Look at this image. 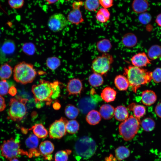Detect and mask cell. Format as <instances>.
<instances>
[{
  "instance_id": "obj_51",
  "label": "cell",
  "mask_w": 161,
  "mask_h": 161,
  "mask_svg": "<svg viewBox=\"0 0 161 161\" xmlns=\"http://www.w3.org/2000/svg\"><path fill=\"white\" fill-rule=\"evenodd\" d=\"M53 106L54 109L56 110L59 109L61 107L60 104L57 102H55L53 103Z\"/></svg>"
},
{
  "instance_id": "obj_45",
  "label": "cell",
  "mask_w": 161,
  "mask_h": 161,
  "mask_svg": "<svg viewBox=\"0 0 161 161\" xmlns=\"http://www.w3.org/2000/svg\"><path fill=\"white\" fill-rule=\"evenodd\" d=\"M22 49L24 52L28 54H31L33 52V47L30 43H26L22 46Z\"/></svg>"
},
{
  "instance_id": "obj_46",
  "label": "cell",
  "mask_w": 161,
  "mask_h": 161,
  "mask_svg": "<svg viewBox=\"0 0 161 161\" xmlns=\"http://www.w3.org/2000/svg\"><path fill=\"white\" fill-rule=\"evenodd\" d=\"M100 4L103 8H108L112 6L113 0H99Z\"/></svg>"
},
{
  "instance_id": "obj_22",
  "label": "cell",
  "mask_w": 161,
  "mask_h": 161,
  "mask_svg": "<svg viewBox=\"0 0 161 161\" xmlns=\"http://www.w3.org/2000/svg\"><path fill=\"white\" fill-rule=\"evenodd\" d=\"M114 83L116 87L120 91L126 90L129 86L128 80L124 75H117L114 79Z\"/></svg>"
},
{
  "instance_id": "obj_21",
  "label": "cell",
  "mask_w": 161,
  "mask_h": 161,
  "mask_svg": "<svg viewBox=\"0 0 161 161\" xmlns=\"http://www.w3.org/2000/svg\"><path fill=\"white\" fill-rule=\"evenodd\" d=\"M116 94V91L114 89L110 87H106L103 90L101 97L104 101L110 102L115 100Z\"/></svg>"
},
{
  "instance_id": "obj_8",
  "label": "cell",
  "mask_w": 161,
  "mask_h": 161,
  "mask_svg": "<svg viewBox=\"0 0 161 161\" xmlns=\"http://www.w3.org/2000/svg\"><path fill=\"white\" fill-rule=\"evenodd\" d=\"M113 62L114 58L112 55L108 53H103L92 61V69L94 73L104 75L109 71Z\"/></svg>"
},
{
  "instance_id": "obj_53",
  "label": "cell",
  "mask_w": 161,
  "mask_h": 161,
  "mask_svg": "<svg viewBox=\"0 0 161 161\" xmlns=\"http://www.w3.org/2000/svg\"><path fill=\"white\" fill-rule=\"evenodd\" d=\"M9 161H20L17 158H14L10 160Z\"/></svg>"
},
{
  "instance_id": "obj_26",
  "label": "cell",
  "mask_w": 161,
  "mask_h": 161,
  "mask_svg": "<svg viewBox=\"0 0 161 161\" xmlns=\"http://www.w3.org/2000/svg\"><path fill=\"white\" fill-rule=\"evenodd\" d=\"M96 46L98 51L103 53H107L112 47L110 41L107 39L100 40L97 43Z\"/></svg>"
},
{
  "instance_id": "obj_49",
  "label": "cell",
  "mask_w": 161,
  "mask_h": 161,
  "mask_svg": "<svg viewBox=\"0 0 161 161\" xmlns=\"http://www.w3.org/2000/svg\"><path fill=\"white\" fill-rule=\"evenodd\" d=\"M17 91L16 88L13 86H12L10 87L8 93L11 96H14L17 94Z\"/></svg>"
},
{
  "instance_id": "obj_43",
  "label": "cell",
  "mask_w": 161,
  "mask_h": 161,
  "mask_svg": "<svg viewBox=\"0 0 161 161\" xmlns=\"http://www.w3.org/2000/svg\"><path fill=\"white\" fill-rule=\"evenodd\" d=\"M152 79L155 83L161 82V68H157L152 72Z\"/></svg>"
},
{
  "instance_id": "obj_15",
  "label": "cell",
  "mask_w": 161,
  "mask_h": 161,
  "mask_svg": "<svg viewBox=\"0 0 161 161\" xmlns=\"http://www.w3.org/2000/svg\"><path fill=\"white\" fill-rule=\"evenodd\" d=\"M38 138L34 134L30 135L25 141V144L29 149V157H31L34 155H39L40 153L38 152L36 150L39 144Z\"/></svg>"
},
{
  "instance_id": "obj_12",
  "label": "cell",
  "mask_w": 161,
  "mask_h": 161,
  "mask_svg": "<svg viewBox=\"0 0 161 161\" xmlns=\"http://www.w3.org/2000/svg\"><path fill=\"white\" fill-rule=\"evenodd\" d=\"M82 1H75L72 4V9L69 13L67 19L69 22L72 24L78 25L84 21L80 7L83 4Z\"/></svg>"
},
{
  "instance_id": "obj_3",
  "label": "cell",
  "mask_w": 161,
  "mask_h": 161,
  "mask_svg": "<svg viewBox=\"0 0 161 161\" xmlns=\"http://www.w3.org/2000/svg\"><path fill=\"white\" fill-rule=\"evenodd\" d=\"M31 89L36 104L45 102L47 105H50L53 94L52 82L40 80L38 84L32 86Z\"/></svg>"
},
{
  "instance_id": "obj_1",
  "label": "cell",
  "mask_w": 161,
  "mask_h": 161,
  "mask_svg": "<svg viewBox=\"0 0 161 161\" xmlns=\"http://www.w3.org/2000/svg\"><path fill=\"white\" fill-rule=\"evenodd\" d=\"M123 75L127 78L129 86L135 93L142 85L149 83L152 80V72L133 65L124 68Z\"/></svg>"
},
{
  "instance_id": "obj_20",
  "label": "cell",
  "mask_w": 161,
  "mask_h": 161,
  "mask_svg": "<svg viewBox=\"0 0 161 161\" xmlns=\"http://www.w3.org/2000/svg\"><path fill=\"white\" fill-rule=\"evenodd\" d=\"M122 42L125 47L127 48H132L136 45L137 42V38L134 33H128L123 36Z\"/></svg>"
},
{
  "instance_id": "obj_4",
  "label": "cell",
  "mask_w": 161,
  "mask_h": 161,
  "mask_svg": "<svg viewBox=\"0 0 161 161\" xmlns=\"http://www.w3.org/2000/svg\"><path fill=\"white\" fill-rule=\"evenodd\" d=\"M140 124V119L130 115L119 125L120 135L125 141L131 140L137 134Z\"/></svg>"
},
{
  "instance_id": "obj_11",
  "label": "cell",
  "mask_w": 161,
  "mask_h": 161,
  "mask_svg": "<svg viewBox=\"0 0 161 161\" xmlns=\"http://www.w3.org/2000/svg\"><path fill=\"white\" fill-rule=\"evenodd\" d=\"M16 46L14 42L11 40L4 41L0 46V61L4 62L10 60L14 56Z\"/></svg>"
},
{
  "instance_id": "obj_54",
  "label": "cell",
  "mask_w": 161,
  "mask_h": 161,
  "mask_svg": "<svg viewBox=\"0 0 161 161\" xmlns=\"http://www.w3.org/2000/svg\"><path fill=\"white\" fill-rule=\"evenodd\" d=\"M66 0V1H68V0Z\"/></svg>"
},
{
  "instance_id": "obj_35",
  "label": "cell",
  "mask_w": 161,
  "mask_h": 161,
  "mask_svg": "<svg viewBox=\"0 0 161 161\" xmlns=\"http://www.w3.org/2000/svg\"><path fill=\"white\" fill-rule=\"evenodd\" d=\"M46 65L50 69L54 70L61 65L60 59L55 56H52L48 58L46 60Z\"/></svg>"
},
{
  "instance_id": "obj_47",
  "label": "cell",
  "mask_w": 161,
  "mask_h": 161,
  "mask_svg": "<svg viewBox=\"0 0 161 161\" xmlns=\"http://www.w3.org/2000/svg\"><path fill=\"white\" fill-rule=\"evenodd\" d=\"M6 107L5 101L4 98L0 95V112L3 111Z\"/></svg>"
},
{
  "instance_id": "obj_29",
  "label": "cell",
  "mask_w": 161,
  "mask_h": 161,
  "mask_svg": "<svg viewBox=\"0 0 161 161\" xmlns=\"http://www.w3.org/2000/svg\"><path fill=\"white\" fill-rule=\"evenodd\" d=\"M147 56L151 60H155L161 57V47L158 45H154L149 49Z\"/></svg>"
},
{
  "instance_id": "obj_34",
  "label": "cell",
  "mask_w": 161,
  "mask_h": 161,
  "mask_svg": "<svg viewBox=\"0 0 161 161\" xmlns=\"http://www.w3.org/2000/svg\"><path fill=\"white\" fill-rule=\"evenodd\" d=\"M88 81L92 86L97 87L103 84V79L101 75L94 72L89 76Z\"/></svg>"
},
{
  "instance_id": "obj_55",
  "label": "cell",
  "mask_w": 161,
  "mask_h": 161,
  "mask_svg": "<svg viewBox=\"0 0 161 161\" xmlns=\"http://www.w3.org/2000/svg\"></svg>"
},
{
  "instance_id": "obj_52",
  "label": "cell",
  "mask_w": 161,
  "mask_h": 161,
  "mask_svg": "<svg viewBox=\"0 0 161 161\" xmlns=\"http://www.w3.org/2000/svg\"><path fill=\"white\" fill-rule=\"evenodd\" d=\"M48 4H51L55 3L59 0H45Z\"/></svg>"
},
{
  "instance_id": "obj_41",
  "label": "cell",
  "mask_w": 161,
  "mask_h": 161,
  "mask_svg": "<svg viewBox=\"0 0 161 161\" xmlns=\"http://www.w3.org/2000/svg\"><path fill=\"white\" fill-rule=\"evenodd\" d=\"M10 87L6 79H2L0 81V95H4L8 93Z\"/></svg>"
},
{
  "instance_id": "obj_39",
  "label": "cell",
  "mask_w": 161,
  "mask_h": 161,
  "mask_svg": "<svg viewBox=\"0 0 161 161\" xmlns=\"http://www.w3.org/2000/svg\"><path fill=\"white\" fill-rule=\"evenodd\" d=\"M99 0H85L84 6L85 9L90 11H95L100 5Z\"/></svg>"
},
{
  "instance_id": "obj_24",
  "label": "cell",
  "mask_w": 161,
  "mask_h": 161,
  "mask_svg": "<svg viewBox=\"0 0 161 161\" xmlns=\"http://www.w3.org/2000/svg\"><path fill=\"white\" fill-rule=\"evenodd\" d=\"M114 115L117 120L124 121L129 117L127 109L123 106H117L114 109Z\"/></svg>"
},
{
  "instance_id": "obj_19",
  "label": "cell",
  "mask_w": 161,
  "mask_h": 161,
  "mask_svg": "<svg viewBox=\"0 0 161 161\" xmlns=\"http://www.w3.org/2000/svg\"><path fill=\"white\" fill-rule=\"evenodd\" d=\"M114 109L112 106L110 104H104L100 107L99 112L103 119L109 120L114 116Z\"/></svg>"
},
{
  "instance_id": "obj_23",
  "label": "cell",
  "mask_w": 161,
  "mask_h": 161,
  "mask_svg": "<svg viewBox=\"0 0 161 161\" xmlns=\"http://www.w3.org/2000/svg\"><path fill=\"white\" fill-rule=\"evenodd\" d=\"M32 130L33 134L39 138H45L46 137L48 132L46 129L42 124H36L29 129Z\"/></svg>"
},
{
  "instance_id": "obj_13",
  "label": "cell",
  "mask_w": 161,
  "mask_h": 161,
  "mask_svg": "<svg viewBox=\"0 0 161 161\" xmlns=\"http://www.w3.org/2000/svg\"><path fill=\"white\" fill-rule=\"evenodd\" d=\"M83 88L82 82L78 78H74L70 80L66 86L67 91L69 95H78L80 94Z\"/></svg>"
},
{
  "instance_id": "obj_16",
  "label": "cell",
  "mask_w": 161,
  "mask_h": 161,
  "mask_svg": "<svg viewBox=\"0 0 161 161\" xmlns=\"http://www.w3.org/2000/svg\"><path fill=\"white\" fill-rule=\"evenodd\" d=\"M142 103L145 105L150 106L154 104L157 100V96L153 91L146 90L143 91L141 96Z\"/></svg>"
},
{
  "instance_id": "obj_30",
  "label": "cell",
  "mask_w": 161,
  "mask_h": 161,
  "mask_svg": "<svg viewBox=\"0 0 161 161\" xmlns=\"http://www.w3.org/2000/svg\"><path fill=\"white\" fill-rule=\"evenodd\" d=\"M116 157L118 161H120L128 157L130 155L129 150L125 146H120L115 150Z\"/></svg>"
},
{
  "instance_id": "obj_9",
  "label": "cell",
  "mask_w": 161,
  "mask_h": 161,
  "mask_svg": "<svg viewBox=\"0 0 161 161\" xmlns=\"http://www.w3.org/2000/svg\"><path fill=\"white\" fill-rule=\"evenodd\" d=\"M68 121L65 118L61 117L55 120L50 126L49 134L51 139H60L66 134V125Z\"/></svg>"
},
{
  "instance_id": "obj_40",
  "label": "cell",
  "mask_w": 161,
  "mask_h": 161,
  "mask_svg": "<svg viewBox=\"0 0 161 161\" xmlns=\"http://www.w3.org/2000/svg\"><path fill=\"white\" fill-rule=\"evenodd\" d=\"M60 83L58 80L52 82L53 88V94L52 96V100L56 99L58 97L61 93V87Z\"/></svg>"
},
{
  "instance_id": "obj_7",
  "label": "cell",
  "mask_w": 161,
  "mask_h": 161,
  "mask_svg": "<svg viewBox=\"0 0 161 161\" xmlns=\"http://www.w3.org/2000/svg\"><path fill=\"white\" fill-rule=\"evenodd\" d=\"M96 148L95 141L91 138L87 136L79 138L74 146L76 154L84 159H87L92 156L95 153Z\"/></svg>"
},
{
  "instance_id": "obj_36",
  "label": "cell",
  "mask_w": 161,
  "mask_h": 161,
  "mask_svg": "<svg viewBox=\"0 0 161 161\" xmlns=\"http://www.w3.org/2000/svg\"><path fill=\"white\" fill-rule=\"evenodd\" d=\"M79 128V123L77 120L74 119L68 121L66 125V132L71 134L76 133Z\"/></svg>"
},
{
  "instance_id": "obj_28",
  "label": "cell",
  "mask_w": 161,
  "mask_h": 161,
  "mask_svg": "<svg viewBox=\"0 0 161 161\" xmlns=\"http://www.w3.org/2000/svg\"><path fill=\"white\" fill-rule=\"evenodd\" d=\"M128 109L133 111L134 117L139 119L143 116L146 112V109L144 106L137 105L134 103H132L129 106Z\"/></svg>"
},
{
  "instance_id": "obj_2",
  "label": "cell",
  "mask_w": 161,
  "mask_h": 161,
  "mask_svg": "<svg viewBox=\"0 0 161 161\" xmlns=\"http://www.w3.org/2000/svg\"><path fill=\"white\" fill-rule=\"evenodd\" d=\"M37 75V72L33 65L24 61L17 64L13 70L14 80L22 84L32 83Z\"/></svg>"
},
{
  "instance_id": "obj_37",
  "label": "cell",
  "mask_w": 161,
  "mask_h": 161,
  "mask_svg": "<svg viewBox=\"0 0 161 161\" xmlns=\"http://www.w3.org/2000/svg\"><path fill=\"white\" fill-rule=\"evenodd\" d=\"M143 129L146 131H151L154 129L155 126L154 120L151 118L144 119L140 123Z\"/></svg>"
},
{
  "instance_id": "obj_33",
  "label": "cell",
  "mask_w": 161,
  "mask_h": 161,
  "mask_svg": "<svg viewBox=\"0 0 161 161\" xmlns=\"http://www.w3.org/2000/svg\"><path fill=\"white\" fill-rule=\"evenodd\" d=\"M79 113V109L74 105L69 104L65 107V113L66 116L72 120L76 118Z\"/></svg>"
},
{
  "instance_id": "obj_25",
  "label": "cell",
  "mask_w": 161,
  "mask_h": 161,
  "mask_svg": "<svg viewBox=\"0 0 161 161\" xmlns=\"http://www.w3.org/2000/svg\"><path fill=\"white\" fill-rule=\"evenodd\" d=\"M101 118V117L99 112L95 110H92L87 114L86 119L89 124L95 125L100 122Z\"/></svg>"
},
{
  "instance_id": "obj_27",
  "label": "cell",
  "mask_w": 161,
  "mask_h": 161,
  "mask_svg": "<svg viewBox=\"0 0 161 161\" xmlns=\"http://www.w3.org/2000/svg\"><path fill=\"white\" fill-rule=\"evenodd\" d=\"M89 97L82 99L78 103V107L83 113H86L93 108L94 106L93 100Z\"/></svg>"
},
{
  "instance_id": "obj_38",
  "label": "cell",
  "mask_w": 161,
  "mask_h": 161,
  "mask_svg": "<svg viewBox=\"0 0 161 161\" xmlns=\"http://www.w3.org/2000/svg\"><path fill=\"white\" fill-rule=\"evenodd\" d=\"M72 151L69 149L60 150L57 151L54 157L55 161H67L69 155Z\"/></svg>"
},
{
  "instance_id": "obj_44",
  "label": "cell",
  "mask_w": 161,
  "mask_h": 161,
  "mask_svg": "<svg viewBox=\"0 0 161 161\" xmlns=\"http://www.w3.org/2000/svg\"><path fill=\"white\" fill-rule=\"evenodd\" d=\"M8 3L12 8L18 9L23 6L24 4V0H8Z\"/></svg>"
},
{
  "instance_id": "obj_17",
  "label": "cell",
  "mask_w": 161,
  "mask_h": 161,
  "mask_svg": "<svg viewBox=\"0 0 161 161\" xmlns=\"http://www.w3.org/2000/svg\"><path fill=\"white\" fill-rule=\"evenodd\" d=\"M131 7L134 12L140 14L148 10L149 3L147 0H134Z\"/></svg>"
},
{
  "instance_id": "obj_48",
  "label": "cell",
  "mask_w": 161,
  "mask_h": 161,
  "mask_svg": "<svg viewBox=\"0 0 161 161\" xmlns=\"http://www.w3.org/2000/svg\"><path fill=\"white\" fill-rule=\"evenodd\" d=\"M155 112L156 115L161 118V102L156 106L155 108Z\"/></svg>"
},
{
  "instance_id": "obj_32",
  "label": "cell",
  "mask_w": 161,
  "mask_h": 161,
  "mask_svg": "<svg viewBox=\"0 0 161 161\" xmlns=\"http://www.w3.org/2000/svg\"><path fill=\"white\" fill-rule=\"evenodd\" d=\"M110 14L107 9L102 8L97 12L95 18L99 22L104 23L106 22L110 19Z\"/></svg>"
},
{
  "instance_id": "obj_14",
  "label": "cell",
  "mask_w": 161,
  "mask_h": 161,
  "mask_svg": "<svg viewBox=\"0 0 161 161\" xmlns=\"http://www.w3.org/2000/svg\"><path fill=\"white\" fill-rule=\"evenodd\" d=\"M151 61L144 52L136 54L131 58L132 65L140 68L146 66L148 65L151 64Z\"/></svg>"
},
{
  "instance_id": "obj_31",
  "label": "cell",
  "mask_w": 161,
  "mask_h": 161,
  "mask_svg": "<svg viewBox=\"0 0 161 161\" xmlns=\"http://www.w3.org/2000/svg\"><path fill=\"white\" fill-rule=\"evenodd\" d=\"M13 72L12 67L7 63H4L0 66V78L1 79H8L11 76Z\"/></svg>"
},
{
  "instance_id": "obj_10",
  "label": "cell",
  "mask_w": 161,
  "mask_h": 161,
  "mask_svg": "<svg viewBox=\"0 0 161 161\" xmlns=\"http://www.w3.org/2000/svg\"><path fill=\"white\" fill-rule=\"evenodd\" d=\"M67 18L63 14L56 13L51 15L48 19L47 25L49 29L54 32L61 31L68 24Z\"/></svg>"
},
{
  "instance_id": "obj_42",
  "label": "cell",
  "mask_w": 161,
  "mask_h": 161,
  "mask_svg": "<svg viewBox=\"0 0 161 161\" xmlns=\"http://www.w3.org/2000/svg\"><path fill=\"white\" fill-rule=\"evenodd\" d=\"M138 18L140 22L144 24H148L151 19V15L148 13L145 12L140 13Z\"/></svg>"
},
{
  "instance_id": "obj_18",
  "label": "cell",
  "mask_w": 161,
  "mask_h": 161,
  "mask_svg": "<svg viewBox=\"0 0 161 161\" xmlns=\"http://www.w3.org/2000/svg\"><path fill=\"white\" fill-rule=\"evenodd\" d=\"M39 149L40 154L45 157H47V156L50 155L53 152L54 146L50 141L45 140L41 143Z\"/></svg>"
},
{
  "instance_id": "obj_50",
  "label": "cell",
  "mask_w": 161,
  "mask_h": 161,
  "mask_svg": "<svg viewBox=\"0 0 161 161\" xmlns=\"http://www.w3.org/2000/svg\"><path fill=\"white\" fill-rule=\"evenodd\" d=\"M155 21L157 24L161 27V13L157 16Z\"/></svg>"
},
{
  "instance_id": "obj_6",
  "label": "cell",
  "mask_w": 161,
  "mask_h": 161,
  "mask_svg": "<svg viewBox=\"0 0 161 161\" xmlns=\"http://www.w3.org/2000/svg\"><path fill=\"white\" fill-rule=\"evenodd\" d=\"M0 149L1 155L8 160L17 158L20 155L29 157V153L21 148L19 141L13 137L4 140L0 145Z\"/></svg>"
},
{
  "instance_id": "obj_5",
  "label": "cell",
  "mask_w": 161,
  "mask_h": 161,
  "mask_svg": "<svg viewBox=\"0 0 161 161\" xmlns=\"http://www.w3.org/2000/svg\"><path fill=\"white\" fill-rule=\"evenodd\" d=\"M27 99L17 96L10 99L9 103L8 114L10 118L14 121L22 120L27 113L26 104Z\"/></svg>"
}]
</instances>
